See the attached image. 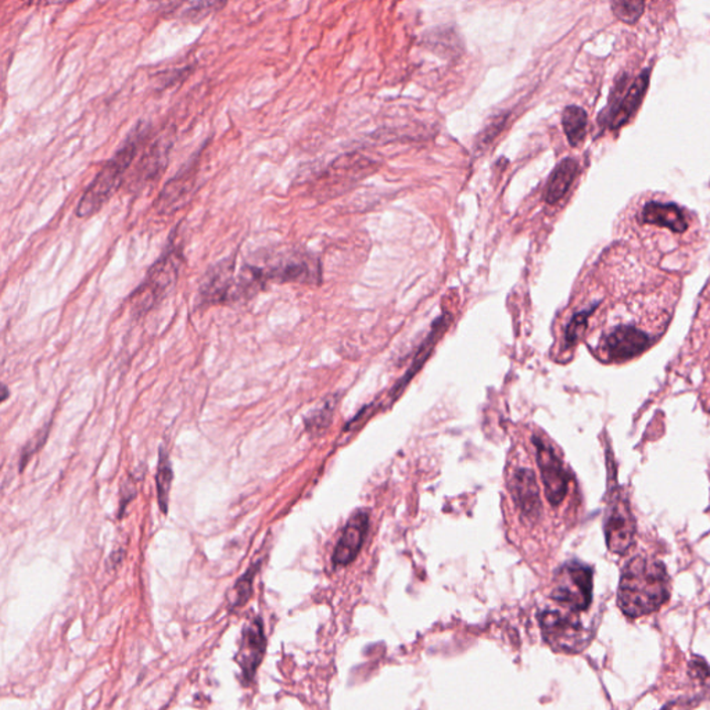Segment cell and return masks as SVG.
Returning a JSON list of instances; mask_svg holds the SVG:
<instances>
[{"instance_id": "6da1fadb", "label": "cell", "mask_w": 710, "mask_h": 710, "mask_svg": "<svg viewBox=\"0 0 710 710\" xmlns=\"http://www.w3.org/2000/svg\"><path fill=\"white\" fill-rule=\"evenodd\" d=\"M318 261L301 250H260L238 272V294L250 300L268 284H316Z\"/></svg>"}, {"instance_id": "7a4b0ae2", "label": "cell", "mask_w": 710, "mask_h": 710, "mask_svg": "<svg viewBox=\"0 0 710 710\" xmlns=\"http://www.w3.org/2000/svg\"><path fill=\"white\" fill-rule=\"evenodd\" d=\"M670 598V577L656 559L634 557L620 574L617 606L628 619L658 612Z\"/></svg>"}, {"instance_id": "3957f363", "label": "cell", "mask_w": 710, "mask_h": 710, "mask_svg": "<svg viewBox=\"0 0 710 710\" xmlns=\"http://www.w3.org/2000/svg\"><path fill=\"white\" fill-rule=\"evenodd\" d=\"M148 132L150 127L146 123H139L135 127L113 158L103 165L82 194L75 210L77 217L84 219L91 218L105 207V204L121 186L127 171L141 150V146L148 138Z\"/></svg>"}, {"instance_id": "277c9868", "label": "cell", "mask_w": 710, "mask_h": 710, "mask_svg": "<svg viewBox=\"0 0 710 710\" xmlns=\"http://www.w3.org/2000/svg\"><path fill=\"white\" fill-rule=\"evenodd\" d=\"M185 263L183 246L176 228L158 260L148 270L142 284L131 295L132 312L137 316L147 314L175 286Z\"/></svg>"}, {"instance_id": "5b68a950", "label": "cell", "mask_w": 710, "mask_h": 710, "mask_svg": "<svg viewBox=\"0 0 710 710\" xmlns=\"http://www.w3.org/2000/svg\"><path fill=\"white\" fill-rule=\"evenodd\" d=\"M539 622L546 642L557 652L580 654L594 638V630L584 626L577 613L568 610H541Z\"/></svg>"}, {"instance_id": "8992f818", "label": "cell", "mask_w": 710, "mask_h": 710, "mask_svg": "<svg viewBox=\"0 0 710 710\" xmlns=\"http://www.w3.org/2000/svg\"><path fill=\"white\" fill-rule=\"evenodd\" d=\"M594 571L585 564L569 561L558 569L551 599L571 613H581L589 609L592 603Z\"/></svg>"}, {"instance_id": "52a82bcc", "label": "cell", "mask_w": 710, "mask_h": 710, "mask_svg": "<svg viewBox=\"0 0 710 710\" xmlns=\"http://www.w3.org/2000/svg\"><path fill=\"white\" fill-rule=\"evenodd\" d=\"M637 525L628 502L615 494L608 505L605 518V539L610 553L623 555L634 543Z\"/></svg>"}, {"instance_id": "ba28073f", "label": "cell", "mask_w": 710, "mask_h": 710, "mask_svg": "<svg viewBox=\"0 0 710 710\" xmlns=\"http://www.w3.org/2000/svg\"><path fill=\"white\" fill-rule=\"evenodd\" d=\"M537 465L540 469L541 480L544 484L547 500L551 505L558 507L566 497L569 486L568 472L554 448L541 437L534 435Z\"/></svg>"}, {"instance_id": "9c48e42d", "label": "cell", "mask_w": 710, "mask_h": 710, "mask_svg": "<svg viewBox=\"0 0 710 710\" xmlns=\"http://www.w3.org/2000/svg\"><path fill=\"white\" fill-rule=\"evenodd\" d=\"M648 84L649 70L644 71L626 92H623V89L622 92L615 91V98L610 99L609 106L603 110V113L598 118V124L605 125L610 130H617L622 125H624L642 103L644 95L648 89Z\"/></svg>"}, {"instance_id": "30bf717a", "label": "cell", "mask_w": 710, "mask_h": 710, "mask_svg": "<svg viewBox=\"0 0 710 710\" xmlns=\"http://www.w3.org/2000/svg\"><path fill=\"white\" fill-rule=\"evenodd\" d=\"M236 257L231 256L210 267L200 284V302L203 305L231 304L235 287Z\"/></svg>"}, {"instance_id": "8fae6325", "label": "cell", "mask_w": 710, "mask_h": 710, "mask_svg": "<svg viewBox=\"0 0 710 710\" xmlns=\"http://www.w3.org/2000/svg\"><path fill=\"white\" fill-rule=\"evenodd\" d=\"M651 344L649 336L633 326L615 327L603 340V351L612 361H627L644 353Z\"/></svg>"}, {"instance_id": "7c38bea8", "label": "cell", "mask_w": 710, "mask_h": 710, "mask_svg": "<svg viewBox=\"0 0 710 710\" xmlns=\"http://www.w3.org/2000/svg\"><path fill=\"white\" fill-rule=\"evenodd\" d=\"M265 648L267 640L263 623L260 619H254L243 630L242 645L238 656V663L240 666L242 677L246 684H250L253 681L254 674L264 658Z\"/></svg>"}, {"instance_id": "4fadbf2b", "label": "cell", "mask_w": 710, "mask_h": 710, "mask_svg": "<svg viewBox=\"0 0 710 710\" xmlns=\"http://www.w3.org/2000/svg\"><path fill=\"white\" fill-rule=\"evenodd\" d=\"M369 530V515L365 511L355 512L347 522L333 553V565L346 566L351 564L361 551Z\"/></svg>"}, {"instance_id": "5bb4252c", "label": "cell", "mask_w": 710, "mask_h": 710, "mask_svg": "<svg viewBox=\"0 0 710 710\" xmlns=\"http://www.w3.org/2000/svg\"><path fill=\"white\" fill-rule=\"evenodd\" d=\"M171 147H172L171 134L161 135L150 146L146 155H143L135 173V183L138 185V187L158 179V176L162 173L168 164Z\"/></svg>"}, {"instance_id": "9a60e30c", "label": "cell", "mask_w": 710, "mask_h": 710, "mask_svg": "<svg viewBox=\"0 0 710 710\" xmlns=\"http://www.w3.org/2000/svg\"><path fill=\"white\" fill-rule=\"evenodd\" d=\"M512 494L516 505L529 518H537L541 512L540 490L536 474L530 469H519L512 479Z\"/></svg>"}, {"instance_id": "2e32d148", "label": "cell", "mask_w": 710, "mask_h": 710, "mask_svg": "<svg viewBox=\"0 0 710 710\" xmlns=\"http://www.w3.org/2000/svg\"><path fill=\"white\" fill-rule=\"evenodd\" d=\"M196 169L197 164L192 161L190 167L186 165V168H183L179 172V175L173 176L165 185L164 190L160 193L155 203L158 213H173V210H176L180 206V201H185V199L189 196L193 187V182L196 179L194 178Z\"/></svg>"}, {"instance_id": "e0dca14e", "label": "cell", "mask_w": 710, "mask_h": 710, "mask_svg": "<svg viewBox=\"0 0 710 710\" xmlns=\"http://www.w3.org/2000/svg\"><path fill=\"white\" fill-rule=\"evenodd\" d=\"M640 219L644 224L669 228L676 233H683L688 228V218L686 211L672 203H647L640 213Z\"/></svg>"}, {"instance_id": "ac0fdd59", "label": "cell", "mask_w": 710, "mask_h": 710, "mask_svg": "<svg viewBox=\"0 0 710 710\" xmlns=\"http://www.w3.org/2000/svg\"><path fill=\"white\" fill-rule=\"evenodd\" d=\"M578 173V164L574 158L562 160L551 172L546 186L544 200L548 204H557L568 193L571 183Z\"/></svg>"}, {"instance_id": "d6986e66", "label": "cell", "mask_w": 710, "mask_h": 710, "mask_svg": "<svg viewBox=\"0 0 710 710\" xmlns=\"http://www.w3.org/2000/svg\"><path fill=\"white\" fill-rule=\"evenodd\" d=\"M449 321H451V318H449V315H448V314H444V315H441L438 319H435V321H434V323H433V326H431V330H430L429 337H427L426 340L424 341V344L419 347V350H418V353H417V357L414 358V362H412L411 368L408 369L407 375H406V376L400 380V385L397 386V389H396V392H394V393H397V396H399V393H400V392H401V390L407 386V383H408V382L414 378V375H415V373H417V372L422 368V365L425 364V361H426L427 358H429V355H430V353L433 351L434 344L438 341V339L441 337V334H442V333H444V330L447 329V326H448ZM397 396H396V397H397Z\"/></svg>"}, {"instance_id": "ffe728a7", "label": "cell", "mask_w": 710, "mask_h": 710, "mask_svg": "<svg viewBox=\"0 0 710 710\" xmlns=\"http://www.w3.org/2000/svg\"><path fill=\"white\" fill-rule=\"evenodd\" d=\"M588 117L584 109L578 106H568L562 114V125L570 146L576 147L584 141L587 134Z\"/></svg>"}, {"instance_id": "44dd1931", "label": "cell", "mask_w": 710, "mask_h": 710, "mask_svg": "<svg viewBox=\"0 0 710 710\" xmlns=\"http://www.w3.org/2000/svg\"><path fill=\"white\" fill-rule=\"evenodd\" d=\"M172 466L168 456V452L161 448L160 456H158V468H157V498L158 505L164 514L168 512V502H169V491H171V483H172Z\"/></svg>"}, {"instance_id": "7402d4cb", "label": "cell", "mask_w": 710, "mask_h": 710, "mask_svg": "<svg viewBox=\"0 0 710 710\" xmlns=\"http://www.w3.org/2000/svg\"><path fill=\"white\" fill-rule=\"evenodd\" d=\"M175 17L187 22H199L213 13L225 7L222 1H190V3H175Z\"/></svg>"}, {"instance_id": "603a6c76", "label": "cell", "mask_w": 710, "mask_h": 710, "mask_svg": "<svg viewBox=\"0 0 710 710\" xmlns=\"http://www.w3.org/2000/svg\"><path fill=\"white\" fill-rule=\"evenodd\" d=\"M258 568H260V564L249 569L247 573L245 576H242L239 578V581L236 582V585L233 587V598H232L233 608L245 605L247 602V599L250 598L252 591H253V580H254V576H256Z\"/></svg>"}, {"instance_id": "cb8c5ba5", "label": "cell", "mask_w": 710, "mask_h": 710, "mask_svg": "<svg viewBox=\"0 0 710 710\" xmlns=\"http://www.w3.org/2000/svg\"><path fill=\"white\" fill-rule=\"evenodd\" d=\"M595 308H596V305H592L589 309H584L571 318V321L569 322L568 327H566V332H565L566 346L569 347L574 346L580 340V337L584 334V332L587 329L588 318L594 312Z\"/></svg>"}, {"instance_id": "d4e9b609", "label": "cell", "mask_w": 710, "mask_h": 710, "mask_svg": "<svg viewBox=\"0 0 710 710\" xmlns=\"http://www.w3.org/2000/svg\"><path fill=\"white\" fill-rule=\"evenodd\" d=\"M333 408H334V404H325L323 407L315 410L312 414L308 415L307 421H305V425H307V430L311 431V433H321L323 429L330 425V421H332V412H333Z\"/></svg>"}, {"instance_id": "484cf974", "label": "cell", "mask_w": 710, "mask_h": 710, "mask_svg": "<svg viewBox=\"0 0 710 710\" xmlns=\"http://www.w3.org/2000/svg\"><path fill=\"white\" fill-rule=\"evenodd\" d=\"M612 8L615 14L624 22L633 24L635 22L644 11L642 1H613Z\"/></svg>"}, {"instance_id": "4316f807", "label": "cell", "mask_w": 710, "mask_h": 710, "mask_svg": "<svg viewBox=\"0 0 710 710\" xmlns=\"http://www.w3.org/2000/svg\"><path fill=\"white\" fill-rule=\"evenodd\" d=\"M690 674L700 683L707 697L710 698V669L708 663L702 658L694 656L690 662Z\"/></svg>"}, {"instance_id": "83f0119b", "label": "cell", "mask_w": 710, "mask_h": 710, "mask_svg": "<svg viewBox=\"0 0 710 710\" xmlns=\"http://www.w3.org/2000/svg\"><path fill=\"white\" fill-rule=\"evenodd\" d=\"M507 124V117L502 116L501 118H498L497 121L491 123L483 132H481V139L480 142L477 143L479 146H488L490 143L493 142L498 135L500 132L502 131L504 125Z\"/></svg>"}]
</instances>
